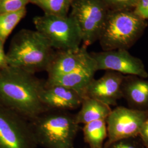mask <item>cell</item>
<instances>
[{"label":"cell","mask_w":148,"mask_h":148,"mask_svg":"<svg viewBox=\"0 0 148 148\" xmlns=\"http://www.w3.org/2000/svg\"><path fill=\"white\" fill-rule=\"evenodd\" d=\"M80 107L79 111L75 114L76 121L79 125L106 120L112 110L110 106L88 97L84 98Z\"/></svg>","instance_id":"15"},{"label":"cell","mask_w":148,"mask_h":148,"mask_svg":"<svg viewBox=\"0 0 148 148\" xmlns=\"http://www.w3.org/2000/svg\"><path fill=\"white\" fill-rule=\"evenodd\" d=\"M84 139L90 148H103L108 137L106 120H100L85 124Z\"/></svg>","instance_id":"16"},{"label":"cell","mask_w":148,"mask_h":148,"mask_svg":"<svg viewBox=\"0 0 148 148\" xmlns=\"http://www.w3.org/2000/svg\"><path fill=\"white\" fill-rule=\"evenodd\" d=\"M74 0H30L44 11L45 14L65 17L70 10Z\"/></svg>","instance_id":"17"},{"label":"cell","mask_w":148,"mask_h":148,"mask_svg":"<svg viewBox=\"0 0 148 148\" xmlns=\"http://www.w3.org/2000/svg\"><path fill=\"white\" fill-rule=\"evenodd\" d=\"M139 0H103L110 11H133Z\"/></svg>","instance_id":"20"},{"label":"cell","mask_w":148,"mask_h":148,"mask_svg":"<svg viewBox=\"0 0 148 148\" xmlns=\"http://www.w3.org/2000/svg\"><path fill=\"white\" fill-rule=\"evenodd\" d=\"M148 119V110L140 111L117 106L106 119L108 140L106 143L138 137L141 127Z\"/></svg>","instance_id":"8"},{"label":"cell","mask_w":148,"mask_h":148,"mask_svg":"<svg viewBox=\"0 0 148 148\" xmlns=\"http://www.w3.org/2000/svg\"><path fill=\"white\" fill-rule=\"evenodd\" d=\"M84 98L73 90L60 86H46L40 93V99L47 110L70 111L81 106Z\"/></svg>","instance_id":"12"},{"label":"cell","mask_w":148,"mask_h":148,"mask_svg":"<svg viewBox=\"0 0 148 148\" xmlns=\"http://www.w3.org/2000/svg\"><path fill=\"white\" fill-rule=\"evenodd\" d=\"M122 95L128 108L148 110V79L134 75H125L121 85Z\"/></svg>","instance_id":"13"},{"label":"cell","mask_w":148,"mask_h":148,"mask_svg":"<svg viewBox=\"0 0 148 148\" xmlns=\"http://www.w3.org/2000/svg\"><path fill=\"white\" fill-rule=\"evenodd\" d=\"M54 52L37 30L22 29L13 38L6 55L9 66L35 74L46 71Z\"/></svg>","instance_id":"2"},{"label":"cell","mask_w":148,"mask_h":148,"mask_svg":"<svg viewBox=\"0 0 148 148\" xmlns=\"http://www.w3.org/2000/svg\"><path fill=\"white\" fill-rule=\"evenodd\" d=\"M97 71L110 70L124 75H134L148 78V73L143 61L133 56L126 49L91 52Z\"/></svg>","instance_id":"9"},{"label":"cell","mask_w":148,"mask_h":148,"mask_svg":"<svg viewBox=\"0 0 148 148\" xmlns=\"http://www.w3.org/2000/svg\"><path fill=\"white\" fill-rule=\"evenodd\" d=\"M133 11L143 19H148V0H139Z\"/></svg>","instance_id":"22"},{"label":"cell","mask_w":148,"mask_h":148,"mask_svg":"<svg viewBox=\"0 0 148 148\" xmlns=\"http://www.w3.org/2000/svg\"><path fill=\"white\" fill-rule=\"evenodd\" d=\"M4 42L0 40V70L5 69L8 65L7 55L4 51Z\"/></svg>","instance_id":"24"},{"label":"cell","mask_w":148,"mask_h":148,"mask_svg":"<svg viewBox=\"0 0 148 148\" xmlns=\"http://www.w3.org/2000/svg\"><path fill=\"white\" fill-rule=\"evenodd\" d=\"M36 30L45 37L57 51L76 49L81 47L82 37L73 18L44 14L33 19Z\"/></svg>","instance_id":"5"},{"label":"cell","mask_w":148,"mask_h":148,"mask_svg":"<svg viewBox=\"0 0 148 148\" xmlns=\"http://www.w3.org/2000/svg\"><path fill=\"white\" fill-rule=\"evenodd\" d=\"M30 121L0 105V148H37Z\"/></svg>","instance_id":"7"},{"label":"cell","mask_w":148,"mask_h":148,"mask_svg":"<svg viewBox=\"0 0 148 148\" xmlns=\"http://www.w3.org/2000/svg\"><path fill=\"white\" fill-rule=\"evenodd\" d=\"M109 11L103 0H74L69 16L79 28L83 46L98 40Z\"/></svg>","instance_id":"6"},{"label":"cell","mask_w":148,"mask_h":148,"mask_svg":"<svg viewBox=\"0 0 148 148\" xmlns=\"http://www.w3.org/2000/svg\"><path fill=\"white\" fill-rule=\"evenodd\" d=\"M27 13L26 8L19 11L0 14V40L5 43L13 29Z\"/></svg>","instance_id":"18"},{"label":"cell","mask_w":148,"mask_h":148,"mask_svg":"<svg viewBox=\"0 0 148 148\" xmlns=\"http://www.w3.org/2000/svg\"><path fill=\"white\" fill-rule=\"evenodd\" d=\"M103 148H145L139 137L117 140L104 143Z\"/></svg>","instance_id":"19"},{"label":"cell","mask_w":148,"mask_h":148,"mask_svg":"<svg viewBox=\"0 0 148 148\" xmlns=\"http://www.w3.org/2000/svg\"><path fill=\"white\" fill-rule=\"evenodd\" d=\"M124 75L116 71H106L101 77L91 81L86 97L101 101L109 106H115L122 98L121 85Z\"/></svg>","instance_id":"11"},{"label":"cell","mask_w":148,"mask_h":148,"mask_svg":"<svg viewBox=\"0 0 148 148\" xmlns=\"http://www.w3.org/2000/svg\"><path fill=\"white\" fill-rule=\"evenodd\" d=\"M143 145L145 148H148V119L144 122L138 134Z\"/></svg>","instance_id":"23"},{"label":"cell","mask_w":148,"mask_h":148,"mask_svg":"<svg viewBox=\"0 0 148 148\" xmlns=\"http://www.w3.org/2000/svg\"><path fill=\"white\" fill-rule=\"evenodd\" d=\"M38 146L70 148L79 130L76 115L69 111L48 110L29 121Z\"/></svg>","instance_id":"3"},{"label":"cell","mask_w":148,"mask_h":148,"mask_svg":"<svg viewBox=\"0 0 148 148\" xmlns=\"http://www.w3.org/2000/svg\"><path fill=\"white\" fill-rule=\"evenodd\" d=\"M97 70L95 67L81 69L69 74L48 77L46 86H60L73 90L85 98L88 86L94 79Z\"/></svg>","instance_id":"14"},{"label":"cell","mask_w":148,"mask_h":148,"mask_svg":"<svg viewBox=\"0 0 148 148\" xmlns=\"http://www.w3.org/2000/svg\"><path fill=\"white\" fill-rule=\"evenodd\" d=\"M45 82L35 74L8 66L0 70V105L32 120L48 110L40 99Z\"/></svg>","instance_id":"1"},{"label":"cell","mask_w":148,"mask_h":148,"mask_svg":"<svg viewBox=\"0 0 148 148\" xmlns=\"http://www.w3.org/2000/svg\"><path fill=\"white\" fill-rule=\"evenodd\" d=\"M74 148V147H73V148Z\"/></svg>","instance_id":"25"},{"label":"cell","mask_w":148,"mask_h":148,"mask_svg":"<svg viewBox=\"0 0 148 148\" xmlns=\"http://www.w3.org/2000/svg\"><path fill=\"white\" fill-rule=\"evenodd\" d=\"M148 23L133 11H110L98 41L103 51L126 49L142 36Z\"/></svg>","instance_id":"4"},{"label":"cell","mask_w":148,"mask_h":148,"mask_svg":"<svg viewBox=\"0 0 148 148\" xmlns=\"http://www.w3.org/2000/svg\"><path fill=\"white\" fill-rule=\"evenodd\" d=\"M87 48L82 46L76 49L55 52L46 71L48 77L69 74L90 67L96 68L95 62Z\"/></svg>","instance_id":"10"},{"label":"cell","mask_w":148,"mask_h":148,"mask_svg":"<svg viewBox=\"0 0 148 148\" xmlns=\"http://www.w3.org/2000/svg\"><path fill=\"white\" fill-rule=\"evenodd\" d=\"M28 3L30 0H0V14L19 11Z\"/></svg>","instance_id":"21"}]
</instances>
